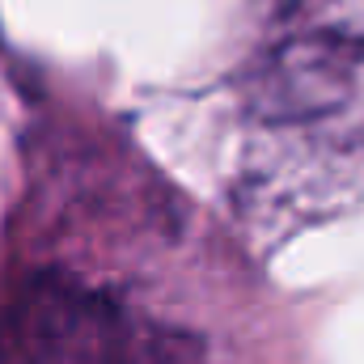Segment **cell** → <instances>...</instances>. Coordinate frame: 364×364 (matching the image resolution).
I'll return each instance as SVG.
<instances>
[{"mask_svg": "<svg viewBox=\"0 0 364 364\" xmlns=\"http://www.w3.org/2000/svg\"><path fill=\"white\" fill-rule=\"evenodd\" d=\"M0 364H203L199 343L64 275L0 301Z\"/></svg>", "mask_w": 364, "mask_h": 364, "instance_id": "2", "label": "cell"}, {"mask_svg": "<svg viewBox=\"0 0 364 364\" xmlns=\"http://www.w3.org/2000/svg\"><path fill=\"white\" fill-rule=\"evenodd\" d=\"M250 114L322 153H364V0H279L246 73Z\"/></svg>", "mask_w": 364, "mask_h": 364, "instance_id": "1", "label": "cell"}]
</instances>
